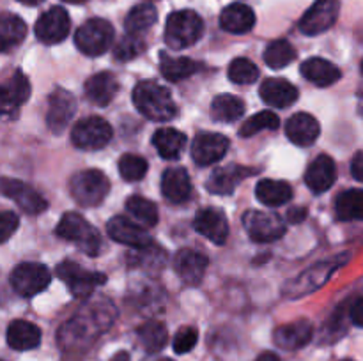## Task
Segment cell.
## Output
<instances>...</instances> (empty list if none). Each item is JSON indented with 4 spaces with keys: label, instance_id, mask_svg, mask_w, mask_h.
Masks as SVG:
<instances>
[{
    "label": "cell",
    "instance_id": "obj_38",
    "mask_svg": "<svg viewBox=\"0 0 363 361\" xmlns=\"http://www.w3.org/2000/svg\"><path fill=\"white\" fill-rule=\"evenodd\" d=\"M126 211L130 212V216L138 225L155 227L158 223V207H156V204L140 197V195H133V197L128 198Z\"/></svg>",
    "mask_w": 363,
    "mask_h": 361
},
{
    "label": "cell",
    "instance_id": "obj_29",
    "mask_svg": "<svg viewBox=\"0 0 363 361\" xmlns=\"http://www.w3.org/2000/svg\"><path fill=\"white\" fill-rule=\"evenodd\" d=\"M255 14L245 4H230L220 14V27L230 34H247L254 28Z\"/></svg>",
    "mask_w": 363,
    "mask_h": 361
},
{
    "label": "cell",
    "instance_id": "obj_9",
    "mask_svg": "<svg viewBox=\"0 0 363 361\" xmlns=\"http://www.w3.org/2000/svg\"><path fill=\"white\" fill-rule=\"evenodd\" d=\"M113 41V27L103 18L85 21L74 34V45L87 57H99Z\"/></svg>",
    "mask_w": 363,
    "mask_h": 361
},
{
    "label": "cell",
    "instance_id": "obj_23",
    "mask_svg": "<svg viewBox=\"0 0 363 361\" xmlns=\"http://www.w3.org/2000/svg\"><path fill=\"white\" fill-rule=\"evenodd\" d=\"M162 193L172 204H184L191 197V180L183 166L167 168L162 176Z\"/></svg>",
    "mask_w": 363,
    "mask_h": 361
},
{
    "label": "cell",
    "instance_id": "obj_43",
    "mask_svg": "<svg viewBox=\"0 0 363 361\" xmlns=\"http://www.w3.org/2000/svg\"><path fill=\"white\" fill-rule=\"evenodd\" d=\"M119 173L128 183L144 179L147 173V161L142 156L137 154H124L119 159Z\"/></svg>",
    "mask_w": 363,
    "mask_h": 361
},
{
    "label": "cell",
    "instance_id": "obj_1",
    "mask_svg": "<svg viewBox=\"0 0 363 361\" xmlns=\"http://www.w3.org/2000/svg\"><path fill=\"white\" fill-rule=\"evenodd\" d=\"M116 306L106 299L85 304L59 329L57 335L59 347L64 353H84L106 329H110L116 321Z\"/></svg>",
    "mask_w": 363,
    "mask_h": 361
},
{
    "label": "cell",
    "instance_id": "obj_22",
    "mask_svg": "<svg viewBox=\"0 0 363 361\" xmlns=\"http://www.w3.org/2000/svg\"><path fill=\"white\" fill-rule=\"evenodd\" d=\"M314 335V328L308 321H296L291 324H284L273 333V342L284 350H298L307 345Z\"/></svg>",
    "mask_w": 363,
    "mask_h": 361
},
{
    "label": "cell",
    "instance_id": "obj_54",
    "mask_svg": "<svg viewBox=\"0 0 363 361\" xmlns=\"http://www.w3.org/2000/svg\"><path fill=\"white\" fill-rule=\"evenodd\" d=\"M342 361H353V360H342Z\"/></svg>",
    "mask_w": 363,
    "mask_h": 361
},
{
    "label": "cell",
    "instance_id": "obj_44",
    "mask_svg": "<svg viewBox=\"0 0 363 361\" xmlns=\"http://www.w3.org/2000/svg\"><path fill=\"white\" fill-rule=\"evenodd\" d=\"M144 50L145 41L140 35L128 34L116 45V48H113V57H116V60H119V62H128V60L137 59L140 53H144Z\"/></svg>",
    "mask_w": 363,
    "mask_h": 361
},
{
    "label": "cell",
    "instance_id": "obj_26",
    "mask_svg": "<svg viewBox=\"0 0 363 361\" xmlns=\"http://www.w3.org/2000/svg\"><path fill=\"white\" fill-rule=\"evenodd\" d=\"M337 166L330 156L321 154L311 163L305 173V183L314 193H325L335 184Z\"/></svg>",
    "mask_w": 363,
    "mask_h": 361
},
{
    "label": "cell",
    "instance_id": "obj_34",
    "mask_svg": "<svg viewBox=\"0 0 363 361\" xmlns=\"http://www.w3.org/2000/svg\"><path fill=\"white\" fill-rule=\"evenodd\" d=\"M27 35V25L20 16L11 13L0 14V53L18 46Z\"/></svg>",
    "mask_w": 363,
    "mask_h": 361
},
{
    "label": "cell",
    "instance_id": "obj_45",
    "mask_svg": "<svg viewBox=\"0 0 363 361\" xmlns=\"http://www.w3.org/2000/svg\"><path fill=\"white\" fill-rule=\"evenodd\" d=\"M199 342V329L194 326H184L174 336L172 347L177 354H186L197 345Z\"/></svg>",
    "mask_w": 363,
    "mask_h": 361
},
{
    "label": "cell",
    "instance_id": "obj_12",
    "mask_svg": "<svg viewBox=\"0 0 363 361\" xmlns=\"http://www.w3.org/2000/svg\"><path fill=\"white\" fill-rule=\"evenodd\" d=\"M30 96V81L20 69L0 76V115H13Z\"/></svg>",
    "mask_w": 363,
    "mask_h": 361
},
{
    "label": "cell",
    "instance_id": "obj_33",
    "mask_svg": "<svg viewBox=\"0 0 363 361\" xmlns=\"http://www.w3.org/2000/svg\"><path fill=\"white\" fill-rule=\"evenodd\" d=\"M160 69L169 81H181L197 73L201 69V64L188 59V57H170L167 53H162L160 55Z\"/></svg>",
    "mask_w": 363,
    "mask_h": 361
},
{
    "label": "cell",
    "instance_id": "obj_28",
    "mask_svg": "<svg viewBox=\"0 0 363 361\" xmlns=\"http://www.w3.org/2000/svg\"><path fill=\"white\" fill-rule=\"evenodd\" d=\"M7 345L14 350H32L41 343V329L32 322L18 319L7 326Z\"/></svg>",
    "mask_w": 363,
    "mask_h": 361
},
{
    "label": "cell",
    "instance_id": "obj_20",
    "mask_svg": "<svg viewBox=\"0 0 363 361\" xmlns=\"http://www.w3.org/2000/svg\"><path fill=\"white\" fill-rule=\"evenodd\" d=\"M257 170L247 168V166L241 165H227L220 166V168L213 170V173L209 176L208 183H206V188H208L209 193L213 195H227L234 193L238 186L241 184V180L250 177L252 173H255Z\"/></svg>",
    "mask_w": 363,
    "mask_h": 361
},
{
    "label": "cell",
    "instance_id": "obj_48",
    "mask_svg": "<svg viewBox=\"0 0 363 361\" xmlns=\"http://www.w3.org/2000/svg\"><path fill=\"white\" fill-rule=\"evenodd\" d=\"M351 310H350V317L351 321H353L354 326H358L360 328L362 326V297H357V299L353 301V304H351Z\"/></svg>",
    "mask_w": 363,
    "mask_h": 361
},
{
    "label": "cell",
    "instance_id": "obj_14",
    "mask_svg": "<svg viewBox=\"0 0 363 361\" xmlns=\"http://www.w3.org/2000/svg\"><path fill=\"white\" fill-rule=\"evenodd\" d=\"M71 20L66 9L55 6L43 13L39 20L35 21V38L43 42V45H59L69 34Z\"/></svg>",
    "mask_w": 363,
    "mask_h": 361
},
{
    "label": "cell",
    "instance_id": "obj_53",
    "mask_svg": "<svg viewBox=\"0 0 363 361\" xmlns=\"http://www.w3.org/2000/svg\"><path fill=\"white\" fill-rule=\"evenodd\" d=\"M62 2H67V4H84V2H87V0H62Z\"/></svg>",
    "mask_w": 363,
    "mask_h": 361
},
{
    "label": "cell",
    "instance_id": "obj_11",
    "mask_svg": "<svg viewBox=\"0 0 363 361\" xmlns=\"http://www.w3.org/2000/svg\"><path fill=\"white\" fill-rule=\"evenodd\" d=\"M243 227L255 243H273L286 234L284 219L268 211H247L243 214Z\"/></svg>",
    "mask_w": 363,
    "mask_h": 361
},
{
    "label": "cell",
    "instance_id": "obj_37",
    "mask_svg": "<svg viewBox=\"0 0 363 361\" xmlns=\"http://www.w3.org/2000/svg\"><path fill=\"white\" fill-rule=\"evenodd\" d=\"M156 20H158V13H156L155 6H151V4H138L126 16L128 34H144L145 30H149L156 23Z\"/></svg>",
    "mask_w": 363,
    "mask_h": 361
},
{
    "label": "cell",
    "instance_id": "obj_8",
    "mask_svg": "<svg viewBox=\"0 0 363 361\" xmlns=\"http://www.w3.org/2000/svg\"><path fill=\"white\" fill-rule=\"evenodd\" d=\"M113 137V130L103 117L91 115L78 120L71 130V142L82 151H98L110 144Z\"/></svg>",
    "mask_w": 363,
    "mask_h": 361
},
{
    "label": "cell",
    "instance_id": "obj_6",
    "mask_svg": "<svg viewBox=\"0 0 363 361\" xmlns=\"http://www.w3.org/2000/svg\"><path fill=\"white\" fill-rule=\"evenodd\" d=\"M69 191L74 202L84 207H96L110 191V180L101 170H82L69 180Z\"/></svg>",
    "mask_w": 363,
    "mask_h": 361
},
{
    "label": "cell",
    "instance_id": "obj_13",
    "mask_svg": "<svg viewBox=\"0 0 363 361\" xmlns=\"http://www.w3.org/2000/svg\"><path fill=\"white\" fill-rule=\"evenodd\" d=\"M0 193L4 197L11 198L25 214H41L48 207V202L43 198V195L35 191L30 184L23 183V180L2 177L0 179Z\"/></svg>",
    "mask_w": 363,
    "mask_h": 361
},
{
    "label": "cell",
    "instance_id": "obj_56",
    "mask_svg": "<svg viewBox=\"0 0 363 361\" xmlns=\"http://www.w3.org/2000/svg\"><path fill=\"white\" fill-rule=\"evenodd\" d=\"M0 361H2V360H0Z\"/></svg>",
    "mask_w": 363,
    "mask_h": 361
},
{
    "label": "cell",
    "instance_id": "obj_47",
    "mask_svg": "<svg viewBox=\"0 0 363 361\" xmlns=\"http://www.w3.org/2000/svg\"><path fill=\"white\" fill-rule=\"evenodd\" d=\"M307 207H293L287 211V222L293 225H300L305 218H307Z\"/></svg>",
    "mask_w": 363,
    "mask_h": 361
},
{
    "label": "cell",
    "instance_id": "obj_40",
    "mask_svg": "<svg viewBox=\"0 0 363 361\" xmlns=\"http://www.w3.org/2000/svg\"><path fill=\"white\" fill-rule=\"evenodd\" d=\"M294 59H296V50L286 39H277V41L269 42L268 48L264 50V62L272 69H284Z\"/></svg>",
    "mask_w": 363,
    "mask_h": 361
},
{
    "label": "cell",
    "instance_id": "obj_19",
    "mask_svg": "<svg viewBox=\"0 0 363 361\" xmlns=\"http://www.w3.org/2000/svg\"><path fill=\"white\" fill-rule=\"evenodd\" d=\"M194 229L215 244H223L229 236V222L225 212L216 207H206L197 212Z\"/></svg>",
    "mask_w": 363,
    "mask_h": 361
},
{
    "label": "cell",
    "instance_id": "obj_2",
    "mask_svg": "<svg viewBox=\"0 0 363 361\" xmlns=\"http://www.w3.org/2000/svg\"><path fill=\"white\" fill-rule=\"evenodd\" d=\"M133 105L149 120L167 122L177 115V105L167 87L155 80L138 81L133 88Z\"/></svg>",
    "mask_w": 363,
    "mask_h": 361
},
{
    "label": "cell",
    "instance_id": "obj_18",
    "mask_svg": "<svg viewBox=\"0 0 363 361\" xmlns=\"http://www.w3.org/2000/svg\"><path fill=\"white\" fill-rule=\"evenodd\" d=\"M106 232H108V236L116 243L126 244V246L135 248V250L151 246V237H149V234L138 223L131 222V219L124 218V216H113L106 223Z\"/></svg>",
    "mask_w": 363,
    "mask_h": 361
},
{
    "label": "cell",
    "instance_id": "obj_55",
    "mask_svg": "<svg viewBox=\"0 0 363 361\" xmlns=\"http://www.w3.org/2000/svg\"><path fill=\"white\" fill-rule=\"evenodd\" d=\"M162 361H172V360H162Z\"/></svg>",
    "mask_w": 363,
    "mask_h": 361
},
{
    "label": "cell",
    "instance_id": "obj_35",
    "mask_svg": "<svg viewBox=\"0 0 363 361\" xmlns=\"http://www.w3.org/2000/svg\"><path fill=\"white\" fill-rule=\"evenodd\" d=\"M245 113V103L238 96L220 94L211 103V117L218 122H234Z\"/></svg>",
    "mask_w": 363,
    "mask_h": 361
},
{
    "label": "cell",
    "instance_id": "obj_16",
    "mask_svg": "<svg viewBox=\"0 0 363 361\" xmlns=\"http://www.w3.org/2000/svg\"><path fill=\"white\" fill-rule=\"evenodd\" d=\"M229 151V138L220 133H199L191 144V159L199 166L218 163Z\"/></svg>",
    "mask_w": 363,
    "mask_h": 361
},
{
    "label": "cell",
    "instance_id": "obj_17",
    "mask_svg": "<svg viewBox=\"0 0 363 361\" xmlns=\"http://www.w3.org/2000/svg\"><path fill=\"white\" fill-rule=\"evenodd\" d=\"M77 112V101L73 94L64 88H55L48 98V112H46V124L48 130L55 134H60Z\"/></svg>",
    "mask_w": 363,
    "mask_h": 361
},
{
    "label": "cell",
    "instance_id": "obj_21",
    "mask_svg": "<svg viewBox=\"0 0 363 361\" xmlns=\"http://www.w3.org/2000/svg\"><path fill=\"white\" fill-rule=\"evenodd\" d=\"M174 268L186 285H199L208 271V257L197 250L184 248V250L177 251L176 258H174Z\"/></svg>",
    "mask_w": 363,
    "mask_h": 361
},
{
    "label": "cell",
    "instance_id": "obj_51",
    "mask_svg": "<svg viewBox=\"0 0 363 361\" xmlns=\"http://www.w3.org/2000/svg\"><path fill=\"white\" fill-rule=\"evenodd\" d=\"M110 361H130V354L124 353V350H121V353H117Z\"/></svg>",
    "mask_w": 363,
    "mask_h": 361
},
{
    "label": "cell",
    "instance_id": "obj_41",
    "mask_svg": "<svg viewBox=\"0 0 363 361\" xmlns=\"http://www.w3.org/2000/svg\"><path fill=\"white\" fill-rule=\"evenodd\" d=\"M279 126H280L279 115H277L275 112H272V110H262V112L252 115L250 119L240 127V137L250 138L264 130H272V131L279 130Z\"/></svg>",
    "mask_w": 363,
    "mask_h": 361
},
{
    "label": "cell",
    "instance_id": "obj_39",
    "mask_svg": "<svg viewBox=\"0 0 363 361\" xmlns=\"http://www.w3.org/2000/svg\"><path fill=\"white\" fill-rule=\"evenodd\" d=\"M137 336L147 353H160L167 343V328L158 321H149L137 329Z\"/></svg>",
    "mask_w": 363,
    "mask_h": 361
},
{
    "label": "cell",
    "instance_id": "obj_15",
    "mask_svg": "<svg viewBox=\"0 0 363 361\" xmlns=\"http://www.w3.org/2000/svg\"><path fill=\"white\" fill-rule=\"evenodd\" d=\"M339 18L337 0H318L300 20V30L307 35H318L335 25Z\"/></svg>",
    "mask_w": 363,
    "mask_h": 361
},
{
    "label": "cell",
    "instance_id": "obj_25",
    "mask_svg": "<svg viewBox=\"0 0 363 361\" xmlns=\"http://www.w3.org/2000/svg\"><path fill=\"white\" fill-rule=\"evenodd\" d=\"M319 133H321V126L311 113H294L286 124L287 138L300 147H308V145L314 144Z\"/></svg>",
    "mask_w": 363,
    "mask_h": 361
},
{
    "label": "cell",
    "instance_id": "obj_3",
    "mask_svg": "<svg viewBox=\"0 0 363 361\" xmlns=\"http://www.w3.org/2000/svg\"><path fill=\"white\" fill-rule=\"evenodd\" d=\"M347 260H350V255L340 253L337 255V257L318 262V264H314L312 268H308L307 271L301 273L300 276L291 280V282L284 287V296L289 297V299H298V297H303L307 296V294L314 292V290L321 289V287L328 282L330 276H332L337 269L342 268Z\"/></svg>",
    "mask_w": 363,
    "mask_h": 361
},
{
    "label": "cell",
    "instance_id": "obj_52",
    "mask_svg": "<svg viewBox=\"0 0 363 361\" xmlns=\"http://www.w3.org/2000/svg\"><path fill=\"white\" fill-rule=\"evenodd\" d=\"M18 2L25 4V6H38V4L45 2V0H18Z\"/></svg>",
    "mask_w": 363,
    "mask_h": 361
},
{
    "label": "cell",
    "instance_id": "obj_49",
    "mask_svg": "<svg viewBox=\"0 0 363 361\" xmlns=\"http://www.w3.org/2000/svg\"><path fill=\"white\" fill-rule=\"evenodd\" d=\"M351 170H353V177L358 180V183H362L363 180V154L362 151H358L357 154H354L353 158V163H351Z\"/></svg>",
    "mask_w": 363,
    "mask_h": 361
},
{
    "label": "cell",
    "instance_id": "obj_10",
    "mask_svg": "<svg viewBox=\"0 0 363 361\" xmlns=\"http://www.w3.org/2000/svg\"><path fill=\"white\" fill-rule=\"evenodd\" d=\"M52 282L48 268L38 262L18 264L11 273V287L23 297H32L43 292Z\"/></svg>",
    "mask_w": 363,
    "mask_h": 361
},
{
    "label": "cell",
    "instance_id": "obj_7",
    "mask_svg": "<svg viewBox=\"0 0 363 361\" xmlns=\"http://www.w3.org/2000/svg\"><path fill=\"white\" fill-rule=\"evenodd\" d=\"M57 276L66 283L69 292L73 294L77 299H85L98 287L105 285L106 275L98 271H89V269L82 268L73 260H64L57 265Z\"/></svg>",
    "mask_w": 363,
    "mask_h": 361
},
{
    "label": "cell",
    "instance_id": "obj_50",
    "mask_svg": "<svg viewBox=\"0 0 363 361\" xmlns=\"http://www.w3.org/2000/svg\"><path fill=\"white\" fill-rule=\"evenodd\" d=\"M255 361H280L275 353H262Z\"/></svg>",
    "mask_w": 363,
    "mask_h": 361
},
{
    "label": "cell",
    "instance_id": "obj_5",
    "mask_svg": "<svg viewBox=\"0 0 363 361\" xmlns=\"http://www.w3.org/2000/svg\"><path fill=\"white\" fill-rule=\"evenodd\" d=\"M204 32V21L195 11H176L167 18L165 42L172 50H184L195 45Z\"/></svg>",
    "mask_w": 363,
    "mask_h": 361
},
{
    "label": "cell",
    "instance_id": "obj_4",
    "mask_svg": "<svg viewBox=\"0 0 363 361\" xmlns=\"http://www.w3.org/2000/svg\"><path fill=\"white\" fill-rule=\"evenodd\" d=\"M57 236L80 248L89 257H96L101 251L103 241L98 230L77 212H66L57 225Z\"/></svg>",
    "mask_w": 363,
    "mask_h": 361
},
{
    "label": "cell",
    "instance_id": "obj_24",
    "mask_svg": "<svg viewBox=\"0 0 363 361\" xmlns=\"http://www.w3.org/2000/svg\"><path fill=\"white\" fill-rule=\"evenodd\" d=\"M261 99L273 108H287L298 101V88L284 78H268L259 88Z\"/></svg>",
    "mask_w": 363,
    "mask_h": 361
},
{
    "label": "cell",
    "instance_id": "obj_46",
    "mask_svg": "<svg viewBox=\"0 0 363 361\" xmlns=\"http://www.w3.org/2000/svg\"><path fill=\"white\" fill-rule=\"evenodd\" d=\"M20 219L13 211H0V244L6 243L18 230Z\"/></svg>",
    "mask_w": 363,
    "mask_h": 361
},
{
    "label": "cell",
    "instance_id": "obj_30",
    "mask_svg": "<svg viewBox=\"0 0 363 361\" xmlns=\"http://www.w3.org/2000/svg\"><path fill=\"white\" fill-rule=\"evenodd\" d=\"M301 74L318 87H330L340 80V69L330 60L321 57H312L301 64Z\"/></svg>",
    "mask_w": 363,
    "mask_h": 361
},
{
    "label": "cell",
    "instance_id": "obj_31",
    "mask_svg": "<svg viewBox=\"0 0 363 361\" xmlns=\"http://www.w3.org/2000/svg\"><path fill=\"white\" fill-rule=\"evenodd\" d=\"M255 195L261 204L268 205V207H279L293 198V188L286 180L262 179L255 186Z\"/></svg>",
    "mask_w": 363,
    "mask_h": 361
},
{
    "label": "cell",
    "instance_id": "obj_36",
    "mask_svg": "<svg viewBox=\"0 0 363 361\" xmlns=\"http://www.w3.org/2000/svg\"><path fill=\"white\" fill-rule=\"evenodd\" d=\"M337 218L340 222H360L363 218V195L358 188L342 191L335 202Z\"/></svg>",
    "mask_w": 363,
    "mask_h": 361
},
{
    "label": "cell",
    "instance_id": "obj_42",
    "mask_svg": "<svg viewBox=\"0 0 363 361\" xmlns=\"http://www.w3.org/2000/svg\"><path fill=\"white\" fill-rule=\"evenodd\" d=\"M227 74H229L230 81H234V84L238 85H250L254 84V81H257L259 76H261L259 67L255 66L252 60L245 59V57L234 59L233 62H230Z\"/></svg>",
    "mask_w": 363,
    "mask_h": 361
},
{
    "label": "cell",
    "instance_id": "obj_27",
    "mask_svg": "<svg viewBox=\"0 0 363 361\" xmlns=\"http://www.w3.org/2000/svg\"><path fill=\"white\" fill-rule=\"evenodd\" d=\"M85 96L91 103L98 106H106L113 101L117 91H119V81L116 74L110 71H101L98 74H92L84 85Z\"/></svg>",
    "mask_w": 363,
    "mask_h": 361
},
{
    "label": "cell",
    "instance_id": "obj_32",
    "mask_svg": "<svg viewBox=\"0 0 363 361\" xmlns=\"http://www.w3.org/2000/svg\"><path fill=\"white\" fill-rule=\"evenodd\" d=\"M152 145L163 159H177L186 145V134L174 127H162L152 134Z\"/></svg>",
    "mask_w": 363,
    "mask_h": 361
}]
</instances>
